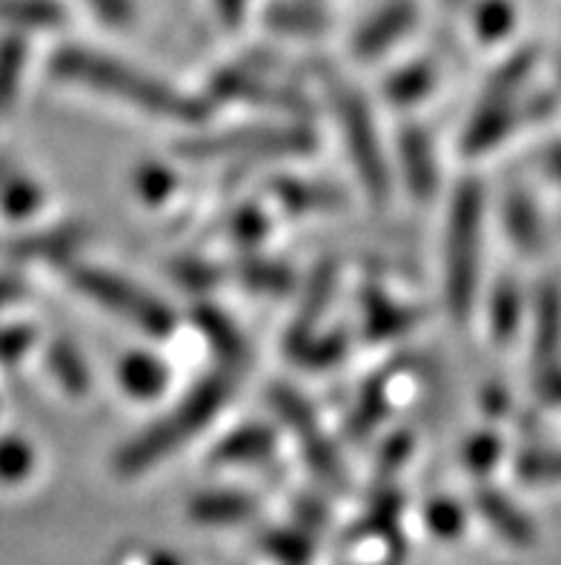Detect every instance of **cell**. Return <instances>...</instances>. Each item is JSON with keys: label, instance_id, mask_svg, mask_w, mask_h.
I'll use <instances>...</instances> for the list:
<instances>
[{"label": "cell", "instance_id": "cell-1", "mask_svg": "<svg viewBox=\"0 0 561 565\" xmlns=\"http://www.w3.org/2000/svg\"><path fill=\"white\" fill-rule=\"evenodd\" d=\"M50 70L57 81L86 86L95 93H107L129 104V107L152 113L158 118H170V121L195 124L204 121L206 113H209L206 100L181 93L175 86L152 78L147 72L118 61V57L100 55V52L86 50V46H64L61 52H55Z\"/></svg>", "mask_w": 561, "mask_h": 565}, {"label": "cell", "instance_id": "cell-2", "mask_svg": "<svg viewBox=\"0 0 561 565\" xmlns=\"http://www.w3.org/2000/svg\"><path fill=\"white\" fill-rule=\"evenodd\" d=\"M238 362L220 367V371L209 373L206 380L192 387L190 394L170 411V414L147 428L141 437H136L129 445H123L118 457H115V471L121 477H138V473L150 471L158 462L170 454H175L181 445L190 443L195 434L213 423L215 414L224 408V402L229 399L235 385V373Z\"/></svg>", "mask_w": 561, "mask_h": 565}, {"label": "cell", "instance_id": "cell-3", "mask_svg": "<svg viewBox=\"0 0 561 565\" xmlns=\"http://www.w3.org/2000/svg\"><path fill=\"white\" fill-rule=\"evenodd\" d=\"M482 207L484 193L478 181H462L455 190L447 224V262L444 290L455 319H464L473 308L478 287V253H482Z\"/></svg>", "mask_w": 561, "mask_h": 565}, {"label": "cell", "instance_id": "cell-4", "mask_svg": "<svg viewBox=\"0 0 561 565\" xmlns=\"http://www.w3.org/2000/svg\"><path fill=\"white\" fill-rule=\"evenodd\" d=\"M69 276L72 285L78 287L80 294L89 296L100 308H107L109 313L127 319L132 328L143 330L147 337L164 339L175 330V313L166 308L164 301L127 281L123 276L89 265L72 267Z\"/></svg>", "mask_w": 561, "mask_h": 565}, {"label": "cell", "instance_id": "cell-5", "mask_svg": "<svg viewBox=\"0 0 561 565\" xmlns=\"http://www.w3.org/2000/svg\"><path fill=\"white\" fill-rule=\"evenodd\" d=\"M335 113H338L344 141H347V150L353 156V164H356L364 190L373 201L381 204L390 193V172H387V161H384L370 109H367V104H364L356 89L335 86Z\"/></svg>", "mask_w": 561, "mask_h": 565}, {"label": "cell", "instance_id": "cell-6", "mask_svg": "<svg viewBox=\"0 0 561 565\" xmlns=\"http://www.w3.org/2000/svg\"><path fill=\"white\" fill-rule=\"evenodd\" d=\"M315 150V136L304 127H244L220 136L195 138L181 147L186 158H267L301 156Z\"/></svg>", "mask_w": 561, "mask_h": 565}, {"label": "cell", "instance_id": "cell-7", "mask_svg": "<svg viewBox=\"0 0 561 565\" xmlns=\"http://www.w3.org/2000/svg\"><path fill=\"white\" fill-rule=\"evenodd\" d=\"M272 402H276L278 414L284 416L287 425L292 428V434L299 437L301 448H304L306 459H310V466L321 473V477H327V480H342V466H338V454H335L333 445L327 443L324 437V430H321L319 419L310 411L306 402H301L295 396V391L290 387H276L272 391Z\"/></svg>", "mask_w": 561, "mask_h": 565}, {"label": "cell", "instance_id": "cell-8", "mask_svg": "<svg viewBox=\"0 0 561 565\" xmlns=\"http://www.w3.org/2000/svg\"><path fill=\"white\" fill-rule=\"evenodd\" d=\"M416 21H419V7H416V0H387V7L378 9V12L373 14V18H367L364 26L358 29L356 41H353L356 55L364 57V61L384 55L392 43L401 41V38L416 26Z\"/></svg>", "mask_w": 561, "mask_h": 565}, {"label": "cell", "instance_id": "cell-9", "mask_svg": "<svg viewBox=\"0 0 561 565\" xmlns=\"http://www.w3.org/2000/svg\"><path fill=\"white\" fill-rule=\"evenodd\" d=\"M86 244V230L78 224H64L55 230H41V233H29V236L14 238L3 244V256L12 262H41V265H61L75 258V253Z\"/></svg>", "mask_w": 561, "mask_h": 565}, {"label": "cell", "instance_id": "cell-10", "mask_svg": "<svg viewBox=\"0 0 561 565\" xmlns=\"http://www.w3.org/2000/svg\"><path fill=\"white\" fill-rule=\"evenodd\" d=\"M213 93L218 98L249 100V104H267V107L281 109H304V98L284 86H272L263 81L256 70H227L220 72L213 84Z\"/></svg>", "mask_w": 561, "mask_h": 565}, {"label": "cell", "instance_id": "cell-11", "mask_svg": "<svg viewBox=\"0 0 561 565\" xmlns=\"http://www.w3.org/2000/svg\"><path fill=\"white\" fill-rule=\"evenodd\" d=\"M398 152H401V167H404V179L407 184H410V193L419 195V199L433 195L435 156L433 143H430L424 129H404V132H401V143H398Z\"/></svg>", "mask_w": 561, "mask_h": 565}, {"label": "cell", "instance_id": "cell-12", "mask_svg": "<svg viewBox=\"0 0 561 565\" xmlns=\"http://www.w3.org/2000/svg\"><path fill=\"white\" fill-rule=\"evenodd\" d=\"M64 21L66 12L55 0H0V23L21 32H50Z\"/></svg>", "mask_w": 561, "mask_h": 565}, {"label": "cell", "instance_id": "cell-13", "mask_svg": "<svg viewBox=\"0 0 561 565\" xmlns=\"http://www.w3.org/2000/svg\"><path fill=\"white\" fill-rule=\"evenodd\" d=\"M272 448H276L272 430L261 428V425H247L224 439L213 459L218 466H249V462H261L270 457Z\"/></svg>", "mask_w": 561, "mask_h": 565}, {"label": "cell", "instance_id": "cell-14", "mask_svg": "<svg viewBox=\"0 0 561 565\" xmlns=\"http://www.w3.org/2000/svg\"><path fill=\"white\" fill-rule=\"evenodd\" d=\"M333 287H335V265H321L319 270L313 273L310 287H306L301 313L295 316V328H292V337H290V342L295 344V348H301V344L310 339L315 322H319L321 313L327 310L330 296H333Z\"/></svg>", "mask_w": 561, "mask_h": 565}, {"label": "cell", "instance_id": "cell-15", "mask_svg": "<svg viewBox=\"0 0 561 565\" xmlns=\"http://www.w3.org/2000/svg\"><path fill=\"white\" fill-rule=\"evenodd\" d=\"M536 353H539L541 371L553 367L561 344V294L559 287L548 285L539 294V310H536Z\"/></svg>", "mask_w": 561, "mask_h": 565}, {"label": "cell", "instance_id": "cell-16", "mask_svg": "<svg viewBox=\"0 0 561 565\" xmlns=\"http://www.w3.org/2000/svg\"><path fill=\"white\" fill-rule=\"evenodd\" d=\"M192 516L198 523H244L247 516L256 514V502L244 494H229V491H218V494H204L190 505Z\"/></svg>", "mask_w": 561, "mask_h": 565}, {"label": "cell", "instance_id": "cell-17", "mask_svg": "<svg viewBox=\"0 0 561 565\" xmlns=\"http://www.w3.org/2000/svg\"><path fill=\"white\" fill-rule=\"evenodd\" d=\"M476 502L484 520H490L501 537H507L510 543H530V537H533L530 523H527L521 511H516V505L507 497H501L498 491H482Z\"/></svg>", "mask_w": 561, "mask_h": 565}, {"label": "cell", "instance_id": "cell-18", "mask_svg": "<svg viewBox=\"0 0 561 565\" xmlns=\"http://www.w3.org/2000/svg\"><path fill=\"white\" fill-rule=\"evenodd\" d=\"M26 70V41L21 35H7L0 41V115H7L21 93Z\"/></svg>", "mask_w": 561, "mask_h": 565}, {"label": "cell", "instance_id": "cell-19", "mask_svg": "<svg viewBox=\"0 0 561 565\" xmlns=\"http://www.w3.org/2000/svg\"><path fill=\"white\" fill-rule=\"evenodd\" d=\"M46 365H50L57 385L64 387L69 396H84L86 391H89V371H86V362L69 342H64V339H57V342L50 344V351H46Z\"/></svg>", "mask_w": 561, "mask_h": 565}, {"label": "cell", "instance_id": "cell-20", "mask_svg": "<svg viewBox=\"0 0 561 565\" xmlns=\"http://www.w3.org/2000/svg\"><path fill=\"white\" fill-rule=\"evenodd\" d=\"M267 21L272 23V29L278 32H290V35H315L321 29H327L330 18L327 12H321L313 3H304V0H284V3H276L267 14Z\"/></svg>", "mask_w": 561, "mask_h": 565}, {"label": "cell", "instance_id": "cell-21", "mask_svg": "<svg viewBox=\"0 0 561 565\" xmlns=\"http://www.w3.org/2000/svg\"><path fill=\"white\" fill-rule=\"evenodd\" d=\"M166 380H170V373L166 367L158 362V359L147 356H129L127 362L121 365V382L127 387L129 394L138 396V399H152L164 391Z\"/></svg>", "mask_w": 561, "mask_h": 565}, {"label": "cell", "instance_id": "cell-22", "mask_svg": "<svg viewBox=\"0 0 561 565\" xmlns=\"http://www.w3.org/2000/svg\"><path fill=\"white\" fill-rule=\"evenodd\" d=\"M41 186L35 181L7 175L3 184H0V207H3V215H9V218H26V215H32L41 207Z\"/></svg>", "mask_w": 561, "mask_h": 565}, {"label": "cell", "instance_id": "cell-23", "mask_svg": "<svg viewBox=\"0 0 561 565\" xmlns=\"http://www.w3.org/2000/svg\"><path fill=\"white\" fill-rule=\"evenodd\" d=\"M507 230H510V236L516 238V244H521V247H536V244H539V215H536V207L525 199V195L516 193L507 199Z\"/></svg>", "mask_w": 561, "mask_h": 565}, {"label": "cell", "instance_id": "cell-24", "mask_svg": "<svg viewBox=\"0 0 561 565\" xmlns=\"http://www.w3.org/2000/svg\"><path fill=\"white\" fill-rule=\"evenodd\" d=\"M35 466L32 445L21 437H0V482H21Z\"/></svg>", "mask_w": 561, "mask_h": 565}, {"label": "cell", "instance_id": "cell-25", "mask_svg": "<svg viewBox=\"0 0 561 565\" xmlns=\"http://www.w3.org/2000/svg\"><path fill=\"white\" fill-rule=\"evenodd\" d=\"M278 199H284L292 210H324V207H333L338 204V193L330 190V186H321V184H301V181H284L281 190H278Z\"/></svg>", "mask_w": 561, "mask_h": 565}, {"label": "cell", "instance_id": "cell-26", "mask_svg": "<svg viewBox=\"0 0 561 565\" xmlns=\"http://www.w3.org/2000/svg\"><path fill=\"white\" fill-rule=\"evenodd\" d=\"M476 29L484 41H496L513 29V7L507 0H482L476 9Z\"/></svg>", "mask_w": 561, "mask_h": 565}, {"label": "cell", "instance_id": "cell-27", "mask_svg": "<svg viewBox=\"0 0 561 565\" xmlns=\"http://www.w3.org/2000/svg\"><path fill=\"white\" fill-rule=\"evenodd\" d=\"M410 310L390 305V301H378V305H370V313H367V333L373 339L392 337V333H401L404 328H410Z\"/></svg>", "mask_w": 561, "mask_h": 565}, {"label": "cell", "instance_id": "cell-28", "mask_svg": "<svg viewBox=\"0 0 561 565\" xmlns=\"http://www.w3.org/2000/svg\"><path fill=\"white\" fill-rule=\"evenodd\" d=\"M267 552L278 559V563H287V565H306L310 559V543H306L304 534H295V531H278L267 540Z\"/></svg>", "mask_w": 561, "mask_h": 565}, {"label": "cell", "instance_id": "cell-29", "mask_svg": "<svg viewBox=\"0 0 561 565\" xmlns=\"http://www.w3.org/2000/svg\"><path fill=\"white\" fill-rule=\"evenodd\" d=\"M519 310L521 299L513 287H501L493 301V330H496L498 339H507L516 333V324H519Z\"/></svg>", "mask_w": 561, "mask_h": 565}, {"label": "cell", "instance_id": "cell-30", "mask_svg": "<svg viewBox=\"0 0 561 565\" xmlns=\"http://www.w3.org/2000/svg\"><path fill=\"white\" fill-rule=\"evenodd\" d=\"M244 281L256 290L278 294L290 285V273L281 265H270V262H249V265H244Z\"/></svg>", "mask_w": 561, "mask_h": 565}, {"label": "cell", "instance_id": "cell-31", "mask_svg": "<svg viewBox=\"0 0 561 565\" xmlns=\"http://www.w3.org/2000/svg\"><path fill=\"white\" fill-rule=\"evenodd\" d=\"M384 396L373 394V391H367V394L362 396V402H358V408L356 414L349 416V423H347V430L353 434L356 439H362L364 434H370V428H376L378 423L384 419Z\"/></svg>", "mask_w": 561, "mask_h": 565}, {"label": "cell", "instance_id": "cell-32", "mask_svg": "<svg viewBox=\"0 0 561 565\" xmlns=\"http://www.w3.org/2000/svg\"><path fill=\"white\" fill-rule=\"evenodd\" d=\"M427 86H430V72L424 66H412V70L398 72L390 86H387V93H390L392 100L404 104V100H419L427 93Z\"/></svg>", "mask_w": 561, "mask_h": 565}, {"label": "cell", "instance_id": "cell-33", "mask_svg": "<svg viewBox=\"0 0 561 565\" xmlns=\"http://www.w3.org/2000/svg\"><path fill=\"white\" fill-rule=\"evenodd\" d=\"M35 342V330L29 324H9L0 328V362H18Z\"/></svg>", "mask_w": 561, "mask_h": 565}, {"label": "cell", "instance_id": "cell-34", "mask_svg": "<svg viewBox=\"0 0 561 565\" xmlns=\"http://www.w3.org/2000/svg\"><path fill=\"white\" fill-rule=\"evenodd\" d=\"M84 3L98 18H104L107 23H115V26H123V23L136 18V3L132 0H84Z\"/></svg>", "mask_w": 561, "mask_h": 565}, {"label": "cell", "instance_id": "cell-35", "mask_svg": "<svg viewBox=\"0 0 561 565\" xmlns=\"http://www.w3.org/2000/svg\"><path fill=\"white\" fill-rule=\"evenodd\" d=\"M462 511L455 509L453 502H435L433 509H430V525H433L435 534L441 537H453L462 531Z\"/></svg>", "mask_w": 561, "mask_h": 565}, {"label": "cell", "instance_id": "cell-36", "mask_svg": "<svg viewBox=\"0 0 561 565\" xmlns=\"http://www.w3.org/2000/svg\"><path fill=\"white\" fill-rule=\"evenodd\" d=\"M138 190H141L143 199H164L172 190V175L166 170H161V167H147V170L141 172V179H138Z\"/></svg>", "mask_w": 561, "mask_h": 565}, {"label": "cell", "instance_id": "cell-37", "mask_svg": "<svg viewBox=\"0 0 561 565\" xmlns=\"http://www.w3.org/2000/svg\"><path fill=\"white\" fill-rule=\"evenodd\" d=\"M521 473L527 480H553L561 477V454H533L530 459H525Z\"/></svg>", "mask_w": 561, "mask_h": 565}, {"label": "cell", "instance_id": "cell-38", "mask_svg": "<svg viewBox=\"0 0 561 565\" xmlns=\"http://www.w3.org/2000/svg\"><path fill=\"white\" fill-rule=\"evenodd\" d=\"M233 230L235 238L252 244L267 233V222H263V215L258 213V210H241V213H235Z\"/></svg>", "mask_w": 561, "mask_h": 565}, {"label": "cell", "instance_id": "cell-39", "mask_svg": "<svg viewBox=\"0 0 561 565\" xmlns=\"http://www.w3.org/2000/svg\"><path fill=\"white\" fill-rule=\"evenodd\" d=\"M498 457V439L496 437H476L467 445V462L476 471H487Z\"/></svg>", "mask_w": 561, "mask_h": 565}, {"label": "cell", "instance_id": "cell-40", "mask_svg": "<svg viewBox=\"0 0 561 565\" xmlns=\"http://www.w3.org/2000/svg\"><path fill=\"white\" fill-rule=\"evenodd\" d=\"M29 294L26 281L18 273H0V308H9Z\"/></svg>", "mask_w": 561, "mask_h": 565}, {"label": "cell", "instance_id": "cell-41", "mask_svg": "<svg viewBox=\"0 0 561 565\" xmlns=\"http://www.w3.org/2000/svg\"><path fill=\"white\" fill-rule=\"evenodd\" d=\"M249 9V0H215V12H218L220 23L227 29H238L244 21V14Z\"/></svg>", "mask_w": 561, "mask_h": 565}, {"label": "cell", "instance_id": "cell-42", "mask_svg": "<svg viewBox=\"0 0 561 565\" xmlns=\"http://www.w3.org/2000/svg\"><path fill=\"white\" fill-rule=\"evenodd\" d=\"M541 394L550 396V399L561 402V367H548L541 371Z\"/></svg>", "mask_w": 561, "mask_h": 565}, {"label": "cell", "instance_id": "cell-43", "mask_svg": "<svg viewBox=\"0 0 561 565\" xmlns=\"http://www.w3.org/2000/svg\"><path fill=\"white\" fill-rule=\"evenodd\" d=\"M550 170H553L555 179H561V143L555 147L553 152H550Z\"/></svg>", "mask_w": 561, "mask_h": 565}, {"label": "cell", "instance_id": "cell-44", "mask_svg": "<svg viewBox=\"0 0 561 565\" xmlns=\"http://www.w3.org/2000/svg\"><path fill=\"white\" fill-rule=\"evenodd\" d=\"M150 565H181V563L175 557H170V554H161V557H152Z\"/></svg>", "mask_w": 561, "mask_h": 565}, {"label": "cell", "instance_id": "cell-45", "mask_svg": "<svg viewBox=\"0 0 561 565\" xmlns=\"http://www.w3.org/2000/svg\"><path fill=\"white\" fill-rule=\"evenodd\" d=\"M9 175V158L0 156V184H3V179Z\"/></svg>", "mask_w": 561, "mask_h": 565}, {"label": "cell", "instance_id": "cell-46", "mask_svg": "<svg viewBox=\"0 0 561 565\" xmlns=\"http://www.w3.org/2000/svg\"><path fill=\"white\" fill-rule=\"evenodd\" d=\"M450 7H458V3H462V0H447Z\"/></svg>", "mask_w": 561, "mask_h": 565}, {"label": "cell", "instance_id": "cell-47", "mask_svg": "<svg viewBox=\"0 0 561 565\" xmlns=\"http://www.w3.org/2000/svg\"><path fill=\"white\" fill-rule=\"evenodd\" d=\"M559 78H561V57H559Z\"/></svg>", "mask_w": 561, "mask_h": 565}]
</instances>
